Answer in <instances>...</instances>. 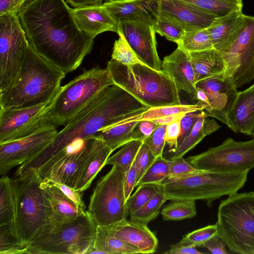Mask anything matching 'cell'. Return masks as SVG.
Segmentation results:
<instances>
[{"instance_id": "5", "label": "cell", "mask_w": 254, "mask_h": 254, "mask_svg": "<svg viewBox=\"0 0 254 254\" xmlns=\"http://www.w3.org/2000/svg\"><path fill=\"white\" fill-rule=\"evenodd\" d=\"M42 181L34 168L12 179L16 228L20 238L29 244L51 223L49 202L41 187Z\"/></svg>"}, {"instance_id": "3", "label": "cell", "mask_w": 254, "mask_h": 254, "mask_svg": "<svg viewBox=\"0 0 254 254\" xmlns=\"http://www.w3.org/2000/svg\"><path fill=\"white\" fill-rule=\"evenodd\" d=\"M65 75L29 44L16 76L0 92V107L22 108L49 103L60 90Z\"/></svg>"}, {"instance_id": "35", "label": "cell", "mask_w": 254, "mask_h": 254, "mask_svg": "<svg viewBox=\"0 0 254 254\" xmlns=\"http://www.w3.org/2000/svg\"><path fill=\"white\" fill-rule=\"evenodd\" d=\"M15 202L12 179L6 176L0 179V225L15 223Z\"/></svg>"}, {"instance_id": "56", "label": "cell", "mask_w": 254, "mask_h": 254, "mask_svg": "<svg viewBox=\"0 0 254 254\" xmlns=\"http://www.w3.org/2000/svg\"><path fill=\"white\" fill-rule=\"evenodd\" d=\"M65 1L74 8L88 5H101L103 0H65Z\"/></svg>"}, {"instance_id": "48", "label": "cell", "mask_w": 254, "mask_h": 254, "mask_svg": "<svg viewBox=\"0 0 254 254\" xmlns=\"http://www.w3.org/2000/svg\"><path fill=\"white\" fill-rule=\"evenodd\" d=\"M201 111L186 114L180 120L181 132L178 140V146L190 132L198 117Z\"/></svg>"}, {"instance_id": "55", "label": "cell", "mask_w": 254, "mask_h": 254, "mask_svg": "<svg viewBox=\"0 0 254 254\" xmlns=\"http://www.w3.org/2000/svg\"><path fill=\"white\" fill-rule=\"evenodd\" d=\"M166 254H202L196 247L182 244L179 243L171 245L170 249L165 252Z\"/></svg>"}, {"instance_id": "23", "label": "cell", "mask_w": 254, "mask_h": 254, "mask_svg": "<svg viewBox=\"0 0 254 254\" xmlns=\"http://www.w3.org/2000/svg\"><path fill=\"white\" fill-rule=\"evenodd\" d=\"M109 225L117 238L136 248L141 254L156 252L158 241L147 225L125 219Z\"/></svg>"}, {"instance_id": "11", "label": "cell", "mask_w": 254, "mask_h": 254, "mask_svg": "<svg viewBox=\"0 0 254 254\" xmlns=\"http://www.w3.org/2000/svg\"><path fill=\"white\" fill-rule=\"evenodd\" d=\"M187 160L196 168L208 171H250L254 168V138L243 141L228 138L220 145Z\"/></svg>"}, {"instance_id": "42", "label": "cell", "mask_w": 254, "mask_h": 254, "mask_svg": "<svg viewBox=\"0 0 254 254\" xmlns=\"http://www.w3.org/2000/svg\"><path fill=\"white\" fill-rule=\"evenodd\" d=\"M207 171L196 168L183 157L171 160L169 173L163 183L182 180Z\"/></svg>"}, {"instance_id": "45", "label": "cell", "mask_w": 254, "mask_h": 254, "mask_svg": "<svg viewBox=\"0 0 254 254\" xmlns=\"http://www.w3.org/2000/svg\"><path fill=\"white\" fill-rule=\"evenodd\" d=\"M218 233L216 224L210 225L187 234L179 243L194 247H201Z\"/></svg>"}, {"instance_id": "34", "label": "cell", "mask_w": 254, "mask_h": 254, "mask_svg": "<svg viewBox=\"0 0 254 254\" xmlns=\"http://www.w3.org/2000/svg\"><path fill=\"white\" fill-rule=\"evenodd\" d=\"M29 247L18 235L15 223L0 225V254H28Z\"/></svg>"}, {"instance_id": "8", "label": "cell", "mask_w": 254, "mask_h": 254, "mask_svg": "<svg viewBox=\"0 0 254 254\" xmlns=\"http://www.w3.org/2000/svg\"><path fill=\"white\" fill-rule=\"evenodd\" d=\"M115 84L107 68L95 67L61 86L50 104L49 117L56 127L65 125L106 87Z\"/></svg>"}, {"instance_id": "25", "label": "cell", "mask_w": 254, "mask_h": 254, "mask_svg": "<svg viewBox=\"0 0 254 254\" xmlns=\"http://www.w3.org/2000/svg\"><path fill=\"white\" fill-rule=\"evenodd\" d=\"M245 15L242 11H235L215 18L207 28L215 49L222 52L234 42L243 26Z\"/></svg>"}, {"instance_id": "53", "label": "cell", "mask_w": 254, "mask_h": 254, "mask_svg": "<svg viewBox=\"0 0 254 254\" xmlns=\"http://www.w3.org/2000/svg\"><path fill=\"white\" fill-rule=\"evenodd\" d=\"M202 247L213 254H228L226 245L221 237L217 235L207 241Z\"/></svg>"}, {"instance_id": "50", "label": "cell", "mask_w": 254, "mask_h": 254, "mask_svg": "<svg viewBox=\"0 0 254 254\" xmlns=\"http://www.w3.org/2000/svg\"><path fill=\"white\" fill-rule=\"evenodd\" d=\"M180 120H176L166 126L165 141L169 147L170 151L173 152L178 147V140L181 132Z\"/></svg>"}, {"instance_id": "54", "label": "cell", "mask_w": 254, "mask_h": 254, "mask_svg": "<svg viewBox=\"0 0 254 254\" xmlns=\"http://www.w3.org/2000/svg\"><path fill=\"white\" fill-rule=\"evenodd\" d=\"M28 0H0V15L8 13H18Z\"/></svg>"}, {"instance_id": "4", "label": "cell", "mask_w": 254, "mask_h": 254, "mask_svg": "<svg viewBox=\"0 0 254 254\" xmlns=\"http://www.w3.org/2000/svg\"><path fill=\"white\" fill-rule=\"evenodd\" d=\"M106 68L115 84L149 108L181 104L174 82L162 70L141 63L125 65L112 59Z\"/></svg>"}, {"instance_id": "29", "label": "cell", "mask_w": 254, "mask_h": 254, "mask_svg": "<svg viewBox=\"0 0 254 254\" xmlns=\"http://www.w3.org/2000/svg\"><path fill=\"white\" fill-rule=\"evenodd\" d=\"M205 111H201L200 116L190 132L173 152L174 155L170 159L183 157L206 136L217 131L220 127L215 120L209 119Z\"/></svg>"}, {"instance_id": "27", "label": "cell", "mask_w": 254, "mask_h": 254, "mask_svg": "<svg viewBox=\"0 0 254 254\" xmlns=\"http://www.w3.org/2000/svg\"><path fill=\"white\" fill-rule=\"evenodd\" d=\"M196 82L225 70L221 52L214 48L189 53Z\"/></svg>"}, {"instance_id": "10", "label": "cell", "mask_w": 254, "mask_h": 254, "mask_svg": "<svg viewBox=\"0 0 254 254\" xmlns=\"http://www.w3.org/2000/svg\"><path fill=\"white\" fill-rule=\"evenodd\" d=\"M125 177L124 172L112 166L97 182L90 196L87 210L97 225H111L127 218Z\"/></svg>"}, {"instance_id": "16", "label": "cell", "mask_w": 254, "mask_h": 254, "mask_svg": "<svg viewBox=\"0 0 254 254\" xmlns=\"http://www.w3.org/2000/svg\"><path fill=\"white\" fill-rule=\"evenodd\" d=\"M118 24L117 33H122L139 59L149 67L162 70L153 25L135 20H123Z\"/></svg>"}, {"instance_id": "51", "label": "cell", "mask_w": 254, "mask_h": 254, "mask_svg": "<svg viewBox=\"0 0 254 254\" xmlns=\"http://www.w3.org/2000/svg\"><path fill=\"white\" fill-rule=\"evenodd\" d=\"M157 125L150 120L139 121L133 129V139L143 141L152 133Z\"/></svg>"}, {"instance_id": "49", "label": "cell", "mask_w": 254, "mask_h": 254, "mask_svg": "<svg viewBox=\"0 0 254 254\" xmlns=\"http://www.w3.org/2000/svg\"><path fill=\"white\" fill-rule=\"evenodd\" d=\"M48 182H50L51 184L57 188L66 197L72 201L77 207L85 210L86 206L84 202L82 200L81 197L83 192L64 184L51 181Z\"/></svg>"}, {"instance_id": "46", "label": "cell", "mask_w": 254, "mask_h": 254, "mask_svg": "<svg viewBox=\"0 0 254 254\" xmlns=\"http://www.w3.org/2000/svg\"><path fill=\"white\" fill-rule=\"evenodd\" d=\"M166 125H158L152 133L143 140L156 157L163 155L166 143Z\"/></svg>"}, {"instance_id": "40", "label": "cell", "mask_w": 254, "mask_h": 254, "mask_svg": "<svg viewBox=\"0 0 254 254\" xmlns=\"http://www.w3.org/2000/svg\"><path fill=\"white\" fill-rule=\"evenodd\" d=\"M171 160L163 155L156 157L154 161L143 175L136 186L144 184L160 185L164 181L169 173Z\"/></svg>"}, {"instance_id": "6", "label": "cell", "mask_w": 254, "mask_h": 254, "mask_svg": "<svg viewBox=\"0 0 254 254\" xmlns=\"http://www.w3.org/2000/svg\"><path fill=\"white\" fill-rule=\"evenodd\" d=\"M97 226L88 211L72 220L51 223L30 242L28 254H90Z\"/></svg>"}, {"instance_id": "7", "label": "cell", "mask_w": 254, "mask_h": 254, "mask_svg": "<svg viewBox=\"0 0 254 254\" xmlns=\"http://www.w3.org/2000/svg\"><path fill=\"white\" fill-rule=\"evenodd\" d=\"M230 252L254 254V192H236L221 201L216 223Z\"/></svg>"}, {"instance_id": "24", "label": "cell", "mask_w": 254, "mask_h": 254, "mask_svg": "<svg viewBox=\"0 0 254 254\" xmlns=\"http://www.w3.org/2000/svg\"><path fill=\"white\" fill-rule=\"evenodd\" d=\"M227 126L235 132L252 135L254 130V83L238 92L228 113Z\"/></svg>"}, {"instance_id": "31", "label": "cell", "mask_w": 254, "mask_h": 254, "mask_svg": "<svg viewBox=\"0 0 254 254\" xmlns=\"http://www.w3.org/2000/svg\"><path fill=\"white\" fill-rule=\"evenodd\" d=\"M139 121H130L103 129L94 134L113 151L133 140V129Z\"/></svg>"}, {"instance_id": "19", "label": "cell", "mask_w": 254, "mask_h": 254, "mask_svg": "<svg viewBox=\"0 0 254 254\" xmlns=\"http://www.w3.org/2000/svg\"><path fill=\"white\" fill-rule=\"evenodd\" d=\"M161 66L173 80L179 92H184L197 101L196 81L189 53L178 47L164 58Z\"/></svg>"}, {"instance_id": "15", "label": "cell", "mask_w": 254, "mask_h": 254, "mask_svg": "<svg viewBox=\"0 0 254 254\" xmlns=\"http://www.w3.org/2000/svg\"><path fill=\"white\" fill-rule=\"evenodd\" d=\"M52 126L27 136L0 143V175L4 176L15 167L20 165L43 151L58 133Z\"/></svg>"}, {"instance_id": "52", "label": "cell", "mask_w": 254, "mask_h": 254, "mask_svg": "<svg viewBox=\"0 0 254 254\" xmlns=\"http://www.w3.org/2000/svg\"><path fill=\"white\" fill-rule=\"evenodd\" d=\"M137 182V173L133 162L130 168L125 173L124 189L127 201L131 195L133 189L136 187Z\"/></svg>"}, {"instance_id": "13", "label": "cell", "mask_w": 254, "mask_h": 254, "mask_svg": "<svg viewBox=\"0 0 254 254\" xmlns=\"http://www.w3.org/2000/svg\"><path fill=\"white\" fill-rule=\"evenodd\" d=\"M221 53L225 72L233 77L238 88L254 80V16L245 15L238 37Z\"/></svg>"}, {"instance_id": "32", "label": "cell", "mask_w": 254, "mask_h": 254, "mask_svg": "<svg viewBox=\"0 0 254 254\" xmlns=\"http://www.w3.org/2000/svg\"><path fill=\"white\" fill-rule=\"evenodd\" d=\"M205 107L204 104L198 101L194 104H181L178 105L150 108L140 115L124 120L116 125L130 121L152 120L175 114L200 111L203 110Z\"/></svg>"}, {"instance_id": "43", "label": "cell", "mask_w": 254, "mask_h": 254, "mask_svg": "<svg viewBox=\"0 0 254 254\" xmlns=\"http://www.w3.org/2000/svg\"><path fill=\"white\" fill-rule=\"evenodd\" d=\"M118 34L119 38L115 41L112 60L125 65L143 64L129 45L122 33L119 32Z\"/></svg>"}, {"instance_id": "59", "label": "cell", "mask_w": 254, "mask_h": 254, "mask_svg": "<svg viewBox=\"0 0 254 254\" xmlns=\"http://www.w3.org/2000/svg\"><path fill=\"white\" fill-rule=\"evenodd\" d=\"M252 136H254V131H253V134Z\"/></svg>"}, {"instance_id": "57", "label": "cell", "mask_w": 254, "mask_h": 254, "mask_svg": "<svg viewBox=\"0 0 254 254\" xmlns=\"http://www.w3.org/2000/svg\"><path fill=\"white\" fill-rule=\"evenodd\" d=\"M184 113L175 114L165 116L162 118L152 120L157 125H168L176 120H180L185 115Z\"/></svg>"}, {"instance_id": "36", "label": "cell", "mask_w": 254, "mask_h": 254, "mask_svg": "<svg viewBox=\"0 0 254 254\" xmlns=\"http://www.w3.org/2000/svg\"><path fill=\"white\" fill-rule=\"evenodd\" d=\"M165 221H178L191 218L196 214L195 200H172L161 211Z\"/></svg>"}, {"instance_id": "58", "label": "cell", "mask_w": 254, "mask_h": 254, "mask_svg": "<svg viewBox=\"0 0 254 254\" xmlns=\"http://www.w3.org/2000/svg\"><path fill=\"white\" fill-rule=\"evenodd\" d=\"M197 100L205 106L204 110L209 106V102L206 93L201 89L197 88Z\"/></svg>"}, {"instance_id": "33", "label": "cell", "mask_w": 254, "mask_h": 254, "mask_svg": "<svg viewBox=\"0 0 254 254\" xmlns=\"http://www.w3.org/2000/svg\"><path fill=\"white\" fill-rule=\"evenodd\" d=\"M188 3L216 18L235 11H242V0H179Z\"/></svg>"}, {"instance_id": "47", "label": "cell", "mask_w": 254, "mask_h": 254, "mask_svg": "<svg viewBox=\"0 0 254 254\" xmlns=\"http://www.w3.org/2000/svg\"><path fill=\"white\" fill-rule=\"evenodd\" d=\"M156 157L149 147L143 142L134 161L137 173V182Z\"/></svg>"}, {"instance_id": "20", "label": "cell", "mask_w": 254, "mask_h": 254, "mask_svg": "<svg viewBox=\"0 0 254 254\" xmlns=\"http://www.w3.org/2000/svg\"><path fill=\"white\" fill-rule=\"evenodd\" d=\"M103 5L118 24L135 20L154 25L158 16V0H109Z\"/></svg>"}, {"instance_id": "41", "label": "cell", "mask_w": 254, "mask_h": 254, "mask_svg": "<svg viewBox=\"0 0 254 254\" xmlns=\"http://www.w3.org/2000/svg\"><path fill=\"white\" fill-rule=\"evenodd\" d=\"M136 187L135 192L127 201L129 216L143 206L162 189L160 185L154 184H141Z\"/></svg>"}, {"instance_id": "28", "label": "cell", "mask_w": 254, "mask_h": 254, "mask_svg": "<svg viewBox=\"0 0 254 254\" xmlns=\"http://www.w3.org/2000/svg\"><path fill=\"white\" fill-rule=\"evenodd\" d=\"M90 254H141L136 248L117 238L110 225L97 226L93 249Z\"/></svg>"}, {"instance_id": "18", "label": "cell", "mask_w": 254, "mask_h": 254, "mask_svg": "<svg viewBox=\"0 0 254 254\" xmlns=\"http://www.w3.org/2000/svg\"><path fill=\"white\" fill-rule=\"evenodd\" d=\"M158 15L176 22L185 31L207 28L216 18L179 0H158Z\"/></svg>"}, {"instance_id": "26", "label": "cell", "mask_w": 254, "mask_h": 254, "mask_svg": "<svg viewBox=\"0 0 254 254\" xmlns=\"http://www.w3.org/2000/svg\"><path fill=\"white\" fill-rule=\"evenodd\" d=\"M41 187L49 202L51 223L72 220L85 214V210L77 207L50 182L43 180Z\"/></svg>"}, {"instance_id": "17", "label": "cell", "mask_w": 254, "mask_h": 254, "mask_svg": "<svg viewBox=\"0 0 254 254\" xmlns=\"http://www.w3.org/2000/svg\"><path fill=\"white\" fill-rule=\"evenodd\" d=\"M196 87L202 89L208 97L209 106L205 110L207 115L227 125L228 113L239 92L233 77L225 70L197 81Z\"/></svg>"}, {"instance_id": "38", "label": "cell", "mask_w": 254, "mask_h": 254, "mask_svg": "<svg viewBox=\"0 0 254 254\" xmlns=\"http://www.w3.org/2000/svg\"><path fill=\"white\" fill-rule=\"evenodd\" d=\"M167 200L162 188L161 190L143 206L130 215L129 219L148 225L158 215L161 208Z\"/></svg>"}, {"instance_id": "9", "label": "cell", "mask_w": 254, "mask_h": 254, "mask_svg": "<svg viewBox=\"0 0 254 254\" xmlns=\"http://www.w3.org/2000/svg\"><path fill=\"white\" fill-rule=\"evenodd\" d=\"M250 171L212 172L160 184L168 200H203L210 206L224 195L243 187Z\"/></svg>"}, {"instance_id": "30", "label": "cell", "mask_w": 254, "mask_h": 254, "mask_svg": "<svg viewBox=\"0 0 254 254\" xmlns=\"http://www.w3.org/2000/svg\"><path fill=\"white\" fill-rule=\"evenodd\" d=\"M97 138L94 149L74 188L82 192L90 187L92 181L101 169L106 165L107 159L113 152L101 139L98 137Z\"/></svg>"}, {"instance_id": "1", "label": "cell", "mask_w": 254, "mask_h": 254, "mask_svg": "<svg viewBox=\"0 0 254 254\" xmlns=\"http://www.w3.org/2000/svg\"><path fill=\"white\" fill-rule=\"evenodd\" d=\"M18 14L29 45L65 74L91 52L94 39L79 28L64 0H28Z\"/></svg>"}, {"instance_id": "12", "label": "cell", "mask_w": 254, "mask_h": 254, "mask_svg": "<svg viewBox=\"0 0 254 254\" xmlns=\"http://www.w3.org/2000/svg\"><path fill=\"white\" fill-rule=\"evenodd\" d=\"M28 45L18 13L0 15V92L15 79Z\"/></svg>"}, {"instance_id": "2", "label": "cell", "mask_w": 254, "mask_h": 254, "mask_svg": "<svg viewBox=\"0 0 254 254\" xmlns=\"http://www.w3.org/2000/svg\"><path fill=\"white\" fill-rule=\"evenodd\" d=\"M149 108L119 86H108L69 120L43 151L20 165L15 174L19 176L29 168L38 169L75 142L139 115Z\"/></svg>"}, {"instance_id": "14", "label": "cell", "mask_w": 254, "mask_h": 254, "mask_svg": "<svg viewBox=\"0 0 254 254\" xmlns=\"http://www.w3.org/2000/svg\"><path fill=\"white\" fill-rule=\"evenodd\" d=\"M50 103L22 108L0 107V143L55 126L49 117Z\"/></svg>"}, {"instance_id": "37", "label": "cell", "mask_w": 254, "mask_h": 254, "mask_svg": "<svg viewBox=\"0 0 254 254\" xmlns=\"http://www.w3.org/2000/svg\"><path fill=\"white\" fill-rule=\"evenodd\" d=\"M177 44L188 53L214 48L207 28L185 31Z\"/></svg>"}, {"instance_id": "21", "label": "cell", "mask_w": 254, "mask_h": 254, "mask_svg": "<svg viewBox=\"0 0 254 254\" xmlns=\"http://www.w3.org/2000/svg\"><path fill=\"white\" fill-rule=\"evenodd\" d=\"M97 139L94 135L84 139L82 146L64 164L43 180L60 183L75 188L94 149Z\"/></svg>"}, {"instance_id": "44", "label": "cell", "mask_w": 254, "mask_h": 254, "mask_svg": "<svg viewBox=\"0 0 254 254\" xmlns=\"http://www.w3.org/2000/svg\"><path fill=\"white\" fill-rule=\"evenodd\" d=\"M153 26L156 33L176 43L185 32L184 28L176 22L160 15H158Z\"/></svg>"}, {"instance_id": "22", "label": "cell", "mask_w": 254, "mask_h": 254, "mask_svg": "<svg viewBox=\"0 0 254 254\" xmlns=\"http://www.w3.org/2000/svg\"><path fill=\"white\" fill-rule=\"evenodd\" d=\"M72 11L79 28L90 37L94 39L106 31L118 32L119 24L103 4L74 8Z\"/></svg>"}, {"instance_id": "39", "label": "cell", "mask_w": 254, "mask_h": 254, "mask_svg": "<svg viewBox=\"0 0 254 254\" xmlns=\"http://www.w3.org/2000/svg\"><path fill=\"white\" fill-rule=\"evenodd\" d=\"M143 143L140 140H133L123 145L117 152L107 159L106 165L116 166L125 173L130 168Z\"/></svg>"}]
</instances>
